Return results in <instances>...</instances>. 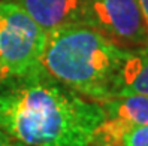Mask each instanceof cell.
I'll return each mask as SVG.
<instances>
[{
  "instance_id": "8992f818",
  "label": "cell",
  "mask_w": 148,
  "mask_h": 146,
  "mask_svg": "<svg viewBox=\"0 0 148 146\" xmlns=\"http://www.w3.org/2000/svg\"><path fill=\"white\" fill-rule=\"evenodd\" d=\"M123 96H148V45L126 49L111 90V97Z\"/></svg>"
},
{
  "instance_id": "30bf717a",
  "label": "cell",
  "mask_w": 148,
  "mask_h": 146,
  "mask_svg": "<svg viewBox=\"0 0 148 146\" xmlns=\"http://www.w3.org/2000/svg\"><path fill=\"white\" fill-rule=\"evenodd\" d=\"M138 2H139V6H141V11L147 24V30H148V0H138Z\"/></svg>"
},
{
  "instance_id": "6da1fadb",
  "label": "cell",
  "mask_w": 148,
  "mask_h": 146,
  "mask_svg": "<svg viewBox=\"0 0 148 146\" xmlns=\"http://www.w3.org/2000/svg\"><path fill=\"white\" fill-rule=\"evenodd\" d=\"M105 121L99 101L56 81L45 69L0 82V130L25 146H91Z\"/></svg>"
},
{
  "instance_id": "52a82bcc",
  "label": "cell",
  "mask_w": 148,
  "mask_h": 146,
  "mask_svg": "<svg viewBox=\"0 0 148 146\" xmlns=\"http://www.w3.org/2000/svg\"><path fill=\"white\" fill-rule=\"evenodd\" d=\"M91 146H148V125L105 119L94 131Z\"/></svg>"
},
{
  "instance_id": "9c48e42d",
  "label": "cell",
  "mask_w": 148,
  "mask_h": 146,
  "mask_svg": "<svg viewBox=\"0 0 148 146\" xmlns=\"http://www.w3.org/2000/svg\"><path fill=\"white\" fill-rule=\"evenodd\" d=\"M0 146H20V145H18V142L11 139L5 131L0 130Z\"/></svg>"
},
{
  "instance_id": "ba28073f",
  "label": "cell",
  "mask_w": 148,
  "mask_h": 146,
  "mask_svg": "<svg viewBox=\"0 0 148 146\" xmlns=\"http://www.w3.org/2000/svg\"><path fill=\"white\" fill-rule=\"evenodd\" d=\"M105 119L130 125H148V96H123L99 101Z\"/></svg>"
},
{
  "instance_id": "5b68a950",
  "label": "cell",
  "mask_w": 148,
  "mask_h": 146,
  "mask_svg": "<svg viewBox=\"0 0 148 146\" xmlns=\"http://www.w3.org/2000/svg\"><path fill=\"white\" fill-rule=\"evenodd\" d=\"M16 5L47 33L72 24H85L87 0H5Z\"/></svg>"
},
{
  "instance_id": "7a4b0ae2",
  "label": "cell",
  "mask_w": 148,
  "mask_h": 146,
  "mask_svg": "<svg viewBox=\"0 0 148 146\" xmlns=\"http://www.w3.org/2000/svg\"><path fill=\"white\" fill-rule=\"evenodd\" d=\"M121 48L88 24H72L47 33L42 67L78 94L102 101L111 97L112 82L124 57Z\"/></svg>"
},
{
  "instance_id": "3957f363",
  "label": "cell",
  "mask_w": 148,
  "mask_h": 146,
  "mask_svg": "<svg viewBox=\"0 0 148 146\" xmlns=\"http://www.w3.org/2000/svg\"><path fill=\"white\" fill-rule=\"evenodd\" d=\"M47 31L21 7L0 2V82L24 78L42 67Z\"/></svg>"
},
{
  "instance_id": "277c9868",
  "label": "cell",
  "mask_w": 148,
  "mask_h": 146,
  "mask_svg": "<svg viewBox=\"0 0 148 146\" xmlns=\"http://www.w3.org/2000/svg\"><path fill=\"white\" fill-rule=\"evenodd\" d=\"M85 24L121 48L148 45V30L138 0H87Z\"/></svg>"
}]
</instances>
